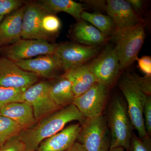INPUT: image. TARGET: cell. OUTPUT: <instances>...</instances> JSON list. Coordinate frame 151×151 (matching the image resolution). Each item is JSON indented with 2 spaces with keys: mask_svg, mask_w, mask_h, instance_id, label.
Instances as JSON below:
<instances>
[{
  "mask_svg": "<svg viewBox=\"0 0 151 151\" xmlns=\"http://www.w3.org/2000/svg\"><path fill=\"white\" fill-rule=\"evenodd\" d=\"M25 5L4 17L0 23V47L16 43L22 39Z\"/></svg>",
  "mask_w": 151,
  "mask_h": 151,
  "instance_id": "obj_15",
  "label": "cell"
},
{
  "mask_svg": "<svg viewBox=\"0 0 151 151\" xmlns=\"http://www.w3.org/2000/svg\"><path fill=\"white\" fill-rule=\"evenodd\" d=\"M38 80L37 76L23 70L8 58H0V86L27 89Z\"/></svg>",
  "mask_w": 151,
  "mask_h": 151,
  "instance_id": "obj_11",
  "label": "cell"
},
{
  "mask_svg": "<svg viewBox=\"0 0 151 151\" xmlns=\"http://www.w3.org/2000/svg\"><path fill=\"white\" fill-rule=\"evenodd\" d=\"M109 94V88L97 82L84 94L76 97L73 105L86 119H92L103 115Z\"/></svg>",
  "mask_w": 151,
  "mask_h": 151,
  "instance_id": "obj_8",
  "label": "cell"
},
{
  "mask_svg": "<svg viewBox=\"0 0 151 151\" xmlns=\"http://www.w3.org/2000/svg\"><path fill=\"white\" fill-rule=\"evenodd\" d=\"M50 86V81L37 82L26 89L23 94L24 102L32 106L37 122L62 108L52 98Z\"/></svg>",
  "mask_w": 151,
  "mask_h": 151,
  "instance_id": "obj_7",
  "label": "cell"
},
{
  "mask_svg": "<svg viewBox=\"0 0 151 151\" xmlns=\"http://www.w3.org/2000/svg\"><path fill=\"white\" fill-rule=\"evenodd\" d=\"M98 46H86L74 43L56 45L54 54L60 60L63 70L65 72L85 64L98 55Z\"/></svg>",
  "mask_w": 151,
  "mask_h": 151,
  "instance_id": "obj_9",
  "label": "cell"
},
{
  "mask_svg": "<svg viewBox=\"0 0 151 151\" xmlns=\"http://www.w3.org/2000/svg\"><path fill=\"white\" fill-rule=\"evenodd\" d=\"M125 149L122 148H116L112 149H110L108 151H125Z\"/></svg>",
  "mask_w": 151,
  "mask_h": 151,
  "instance_id": "obj_35",
  "label": "cell"
},
{
  "mask_svg": "<svg viewBox=\"0 0 151 151\" xmlns=\"http://www.w3.org/2000/svg\"><path fill=\"white\" fill-rule=\"evenodd\" d=\"M24 4L21 0H0V17H4L23 6Z\"/></svg>",
  "mask_w": 151,
  "mask_h": 151,
  "instance_id": "obj_26",
  "label": "cell"
},
{
  "mask_svg": "<svg viewBox=\"0 0 151 151\" xmlns=\"http://www.w3.org/2000/svg\"><path fill=\"white\" fill-rule=\"evenodd\" d=\"M47 12L38 2L25 5L22 20V39L48 40L50 37L45 34L41 27L42 17Z\"/></svg>",
  "mask_w": 151,
  "mask_h": 151,
  "instance_id": "obj_13",
  "label": "cell"
},
{
  "mask_svg": "<svg viewBox=\"0 0 151 151\" xmlns=\"http://www.w3.org/2000/svg\"><path fill=\"white\" fill-rule=\"evenodd\" d=\"M50 81V93L55 103L61 108L72 105L75 97L70 81L63 75Z\"/></svg>",
  "mask_w": 151,
  "mask_h": 151,
  "instance_id": "obj_20",
  "label": "cell"
},
{
  "mask_svg": "<svg viewBox=\"0 0 151 151\" xmlns=\"http://www.w3.org/2000/svg\"><path fill=\"white\" fill-rule=\"evenodd\" d=\"M25 149L24 144L19 134L10 138L0 147V151H24Z\"/></svg>",
  "mask_w": 151,
  "mask_h": 151,
  "instance_id": "obj_27",
  "label": "cell"
},
{
  "mask_svg": "<svg viewBox=\"0 0 151 151\" xmlns=\"http://www.w3.org/2000/svg\"><path fill=\"white\" fill-rule=\"evenodd\" d=\"M72 35L80 44L86 46H98L105 42L106 36L84 20L78 21L73 28Z\"/></svg>",
  "mask_w": 151,
  "mask_h": 151,
  "instance_id": "obj_19",
  "label": "cell"
},
{
  "mask_svg": "<svg viewBox=\"0 0 151 151\" xmlns=\"http://www.w3.org/2000/svg\"><path fill=\"white\" fill-rule=\"evenodd\" d=\"M56 45L40 40L21 39L9 46L1 47L4 56L14 62L32 58L34 57L54 54Z\"/></svg>",
  "mask_w": 151,
  "mask_h": 151,
  "instance_id": "obj_10",
  "label": "cell"
},
{
  "mask_svg": "<svg viewBox=\"0 0 151 151\" xmlns=\"http://www.w3.org/2000/svg\"><path fill=\"white\" fill-rule=\"evenodd\" d=\"M75 105H69L52 113L28 129L19 134L26 150L36 151L42 141L64 129L65 125L77 121L82 124L86 120Z\"/></svg>",
  "mask_w": 151,
  "mask_h": 151,
  "instance_id": "obj_1",
  "label": "cell"
},
{
  "mask_svg": "<svg viewBox=\"0 0 151 151\" xmlns=\"http://www.w3.org/2000/svg\"><path fill=\"white\" fill-rule=\"evenodd\" d=\"M150 137L142 139L133 134L128 151H151Z\"/></svg>",
  "mask_w": 151,
  "mask_h": 151,
  "instance_id": "obj_28",
  "label": "cell"
},
{
  "mask_svg": "<svg viewBox=\"0 0 151 151\" xmlns=\"http://www.w3.org/2000/svg\"><path fill=\"white\" fill-rule=\"evenodd\" d=\"M65 151H87L83 145L78 142H76L74 144Z\"/></svg>",
  "mask_w": 151,
  "mask_h": 151,
  "instance_id": "obj_34",
  "label": "cell"
},
{
  "mask_svg": "<svg viewBox=\"0 0 151 151\" xmlns=\"http://www.w3.org/2000/svg\"><path fill=\"white\" fill-rule=\"evenodd\" d=\"M144 22L128 30L113 33L116 41L115 48L121 70L129 67L138 58V54L145 38Z\"/></svg>",
  "mask_w": 151,
  "mask_h": 151,
  "instance_id": "obj_3",
  "label": "cell"
},
{
  "mask_svg": "<svg viewBox=\"0 0 151 151\" xmlns=\"http://www.w3.org/2000/svg\"><path fill=\"white\" fill-rule=\"evenodd\" d=\"M4 18V17H0V23L3 20V19Z\"/></svg>",
  "mask_w": 151,
  "mask_h": 151,
  "instance_id": "obj_36",
  "label": "cell"
},
{
  "mask_svg": "<svg viewBox=\"0 0 151 151\" xmlns=\"http://www.w3.org/2000/svg\"><path fill=\"white\" fill-rule=\"evenodd\" d=\"M127 102V108L132 125L137 131L139 138L145 139L148 136L144 122V107L148 96L139 89L129 76L122 78L119 83Z\"/></svg>",
  "mask_w": 151,
  "mask_h": 151,
  "instance_id": "obj_4",
  "label": "cell"
},
{
  "mask_svg": "<svg viewBox=\"0 0 151 151\" xmlns=\"http://www.w3.org/2000/svg\"><path fill=\"white\" fill-rule=\"evenodd\" d=\"M63 75L70 81L75 98L84 94L97 82L86 64L74 68Z\"/></svg>",
  "mask_w": 151,
  "mask_h": 151,
  "instance_id": "obj_18",
  "label": "cell"
},
{
  "mask_svg": "<svg viewBox=\"0 0 151 151\" xmlns=\"http://www.w3.org/2000/svg\"><path fill=\"white\" fill-rule=\"evenodd\" d=\"M86 65L97 82L108 88L116 82L121 70L116 49L111 46L106 47L101 53Z\"/></svg>",
  "mask_w": 151,
  "mask_h": 151,
  "instance_id": "obj_6",
  "label": "cell"
},
{
  "mask_svg": "<svg viewBox=\"0 0 151 151\" xmlns=\"http://www.w3.org/2000/svg\"><path fill=\"white\" fill-rule=\"evenodd\" d=\"M138 65L141 71L145 74L146 76H151V56L145 55L141 58H138Z\"/></svg>",
  "mask_w": 151,
  "mask_h": 151,
  "instance_id": "obj_31",
  "label": "cell"
},
{
  "mask_svg": "<svg viewBox=\"0 0 151 151\" xmlns=\"http://www.w3.org/2000/svg\"><path fill=\"white\" fill-rule=\"evenodd\" d=\"M127 1L131 5L133 10L139 15V13L142 10L143 1L141 0H127Z\"/></svg>",
  "mask_w": 151,
  "mask_h": 151,
  "instance_id": "obj_32",
  "label": "cell"
},
{
  "mask_svg": "<svg viewBox=\"0 0 151 151\" xmlns=\"http://www.w3.org/2000/svg\"><path fill=\"white\" fill-rule=\"evenodd\" d=\"M144 122H145V128L147 134L149 137L151 134V96H148L146 101L145 107H144Z\"/></svg>",
  "mask_w": 151,
  "mask_h": 151,
  "instance_id": "obj_30",
  "label": "cell"
},
{
  "mask_svg": "<svg viewBox=\"0 0 151 151\" xmlns=\"http://www.w3.org/2000/svg\"><path fill=\"white\" fill-rule=\"evenodd\" d=\"M89 6L96 9H106V1H86L85 2Z\"/></svg>",
  "mask_w": 151,
  "mask_h": 151,
  "instance_id": "obj_33",
  "label": "cell"
},
{
  "mask_svg": "<svg viewBox=\"0 0 151 151\" xmlns=\"http://www.w3.org/2000/svg\"><path fill=\"white\" fill-rule=\"evenodd\" d=\"M23 70L34 73L39 77L54 78L63 70L59 58L54 54L40 55L34 58L14 62Z\"/></svg>",
  "mask_w": 151,
  "mask_h": 151,
  "instance_id": "obj_14",
  "label": "cell"
},
{
  "mask_svg": "<svg viewBox=\"0 0 151 151\" xmlns=\"http://www.w3.org/2000/svg\"><path fill=\"white\" fill-rule=\"evenodd\" d=\"M81 19L90 23L105 35L113 33L116 29L115 24L108 16L100 13H91L83 11L81 14Z\"/></svg>",
  "mask_w": 151,
  "mask_h": 151,
  "instance_id": "obj_22",
  "label": "cell"
},
{
  "mask_svg": "<svg viewBox=\"0 0 151 151\" xmlns=\"http://www.w3.org/2000/svg\"><path fill=\"white\" fill-rule=\"evenodd\" d=\"M105 11L115 24L116 29L114 32L128 30L144 22L127 1L108 0Z\"/></svg>",
  "mask_w": 151,
  "mask_h": 151,
  "instance_id": "obj_12",
  "label": "cell"
},
{
  "mask_svg": "<svg viewBox=\"0 0 151 151\" xmlns=\"http://www.w3.org/2000/svg\"><path fill=\"white\" fill-rule=\"evenodd\" d=\"M129 76L143 93L147 96H151V76L145 75L144 77H141L136 75H129Z\"/></svg>",
  "mask_w": 151,
  "mask_h": 151,
  "instance_id": "obj_29",
  "label": "cell"
},
{
  "mask_svg": "<svg viewBox=\"0 0 151 151\" xmlns=\"http://www.w3.org/2000/svg\"><path fill=\"white\" fill-rule=\"evenodd\" d=\"M21 127L12 119L0 114V147L21 132Z\"/></svg>",
  "mask_w": 151,
  "mask_h": 151,
  "instance_id": "obj_23",
  "label": "cell"
},
{
  "mask_svg": "<svg viewBox=\"0 0 151 151\" xmlns=\"http://www.w3.org/2000/svg\"><path fill=\"white\" fill-rule=\"evenodd\" d=\"M0 52H1V47H0Z\"/></svg>",
  "mask_w": 151,
  "mask_h": 151,
  "instance_id": "obj_38",
  "label": "cell"
},
{
  "mask_svg": "<svg viewBox=\"0 0 151 151\" xmlns=\"http://www.w3.org/2000/svg\"><path fill=\"white\" fill-rule=\"evenodd\" d=\"M0 114L16 122L22 130L29 129L37 123L32 107L25 102L10 103L0 110Z\"/></svg>",
  "mask_w": 151,
  "mask_h": 151,
  "instance_id": "obj_17",
  "label": "cell"
},
{
  "mask_svg": "<svg viewBox=\"0 0 151 151\" xmlns=\"http://www.w3.org/2000/svg\"><path fill=\"white\" fill-rule=\"evenodd\" d=\"M80 129L79 124L69 125L42 141L36 151H65L76 142Z\"/></svg>",
  "mask_w": 151,
  "mask_h": 151,
  "instance_id": "obj_16",
  "label": "cell"
},
{
  "mask_svg": "<svg viewBox=\"0 0 151 151\" xmlns=\"http://www.w3.org/2000/svg\"><path fill=\"white\" fill-rule=\"evenodd\" d=\"M38 3L50 14H55L60 12L66 13L78 21L84 11L82 4L72 0H42Z\"/></svg>",
  "mask_w": 151,
  "mask_h": 151,
  "instance_id": "obj_21",
  "label": "cell"
},
{
  "mask_svg": "<svg viewBox=\"0 0 151 151\" xmlns=\"http://www.w3.org/2000/svg\"><path fill=\"white\" fill-rule=\"evenodd\" d=\"M61 26V22L55 14L47 13L42 17V29L43 32L50 37L59 32Z\"/></svg>",
  "mask_w": 151,
  "mask_h": 151,
  "instance_id": "obj_25",
  "label": "cell"
},
{
  "mask_svg": "<svg viewBox=\"0 0 151 151\" xmlns=\"http://www.w3.org/2000/svg\"><path fill=\"white\" fill-rule=\"evenodd\" d=\"M24 151H35L31 150H26V149H25V150Z\"/></svg>",
  "mask_w": 151,
  "mask_h": 151,
  "instance_id": "obj_37",
  "label": "cell"
},
{
  "mask_svg": "<svg viewBox=\"0 0 151 151\" xmlns=\"http://www.w3.org/2000/svg\"><path fill=\"white\" fill-rule=\"evenodd\" d=\"M26 89L0 86V110L10 103L24 102L22 95Z\"/></svg>",
  "mask_w": 151,
  "mask_h": 151,
  "instance_id": "obj_24",
  "label": "cell"
},
{
  "mask_svg": "<svg viewBox=\"0 0 151 151\" xmlns=\"http://www.w3.org/2000/svg\"><path fill=\"white\" fill-rule=\"evenodd\" d=\"M107 122L111 131L110 149L122 148L129 151L133 127L127 105L120 97H116L111 103Z\"/></svg>",
  "mask_w": 151,
  "mask_h": 151,
  "instance_id": "obj_2",
  "label": "cell"
},
{
  "mask_svg": "<svg viewBox=\"0 0 151 151\" xmlns=\"http://www.w3.org/2000/svg\"><path fill=\"white\" fill-rule=\"evenodd\" d=\"M108 124L103 115L92 119H86L81 126L77 140L87 151H108Z\"/></svg>",
  "mask_w": 151,
  "mask_h": 151,
  "instance_id": "obj_5",
  "label": "cell"
}]
</instances>
